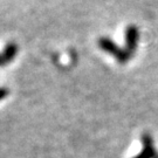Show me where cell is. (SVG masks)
I'll use <instances>...</instances> for the list:
<instances>
[{
    "instance_id": "cell-1",
    "label": "cell",
    "mask_w": 158,
    "mask_h": 158,
    "mask_svg": "<svg viewBox=\"0 0 158 158\" xmlns=\"http://www.w3.org/2000/svg\"><path fill=\"white\" fill-rule=\"evenodd\" d=\"M97 44H98V46H100V48H101L102 51L111 54L119 63H127L131 59V55H130L129 53L125 51L124 48H119L118 46L116 45L110 38L102 36V38L98 39Z\"/></svg>"
},
{
    "instance_id": "cell-2",
    "label": "cell",
    "mask_w": 158,
    "mask_h": 158,
    "mask_svg": "<svg viewBox=\"0 0 158 158\" xmlns=\"http://www.w3.org/2000/svg\"><path fill=\"white\" fill-rule=\"evenodd\" d=\"M139 40V31L135 25H130L125 29V51L132 56L135 54Z\"/></svg>"
},
{
    "instance_id": "cell-3",
    "label": "cell",
    "mask_w": 158,
    "mask_h": 158,
    "mask_svg": "<svg viewBox=\"0 0 158 158\" xmlns=\"http://www.w3.org/2000/svg\"><path fill=\"white\" fill-rule=\"evenodd\" d=\"M18 53V46L14 42H11L6 46L5 51L2 54H0V66L7 64L8 62H11L12 60L15 57Z\"/></svg>"
},
{
    "instance_id": "cell-4",
    "label": "cell",
    "mask_w": 158,
    "mask_h": 158,
    "mask_svg": "<svg viewBox=\"0 0 158 158\" xmlns=\"http://www.w3.org/2000/svg\"><path fill=\"white\" fill-rule=\"evenodd\" d=\"M155 158H158V156H156V157H155Z\"/></svg>"
}]
</instances>
